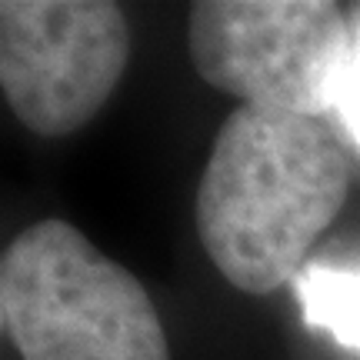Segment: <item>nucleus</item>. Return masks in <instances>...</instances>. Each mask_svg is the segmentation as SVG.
<instances>
[{"mask_svg":"<svg viewBox=\"0 0 360 360\" xmlns=\"http://www.w3.org/2000/svg\"><path fill=\"white\" fill-rule=\"evenodd\" d=\"M350 193V160L323 117L237 107L197 187L207 257L244 294L297 281L300 264Z\"/></svg>","mask_w":360,"mask_h":360,"instance_id":"1","label":"nucleus"},{"mask_svg":"<svg viewBox=\"0 0 360 360\" xmlns=\"http://www.w3.org/2000/svg\"><path fill=\"white\" fill-rule=\"evenodd\" d=\"M0 307L24 360H170L143 283L67 220H40L11 240Z\"/></svg>","mask_w":360,"mask_h":360,"instance_id":"2","label":"nucleus"},{"mask_svg":"<svg viewBox=\"0 0 360 360\" xmlns=\"http://www.w3.org/2000/svg\"><path fill=\"white\" fill-rule=\"evenodd\" d=\"M187 47L210 87L244 107L323 117L354 53V27L327 0H197Z\"/></svg>","mask_w":360,"mask_h":360,"instance_id":"3","label":"nucleus"},{"mask_svg":"<svg viewBox=\"0 0 360 360\" xmlns=\"http://www.w3.org/2000/svg\"><path fill=\"white\" fill-rule=\"evenodd\" d=\"M130 60L107 0H0V90L27 130L67 137L110 101Z\"/></svg>","mask_w":360,"mask_h":360,"instance_id":"4","label":"nucleus"},{"mask_svg":"<svg viewBox=\"0 0 360 360\" xmlns=\"http://www.w3.org/2000/svg\"><path fill=\"white\" fill-rule=\"evenodd\" d=\"M294 290L307 327L330 334L340 347L360 350V270L314 264L297 274Z\"/></svg>","mask_w":360,"mask_h":360,"instance_id":"5","label":"nucleus"},{"mask_svg":"<svg viewBox=\"0 0 360 360\" xmlns=\"http://www.w3.org/2000/svg\"><path fill=\"white\" fill-rule=\"evenodd\" d=\"M337 110L344 117L350 137L360 143V30H354V53H350V67H347V77H344Z\"/></svg>","mask_w":360,"mask_h":360,"instance_id":"6","label":"nucleus"},{"mask_svg":"<svg viewBox=\"0 0 360 360\" xmlns=\"http://www.w3.org/2000/svg\"><path fill=\"white\" fill-rule=\"evenodd\" d=\"M0 327H4V307H0Z\"/></svg>","mask_w":360,"mask_h":360,"instance_id":"7","label":"nucleus"}]
</instances>
